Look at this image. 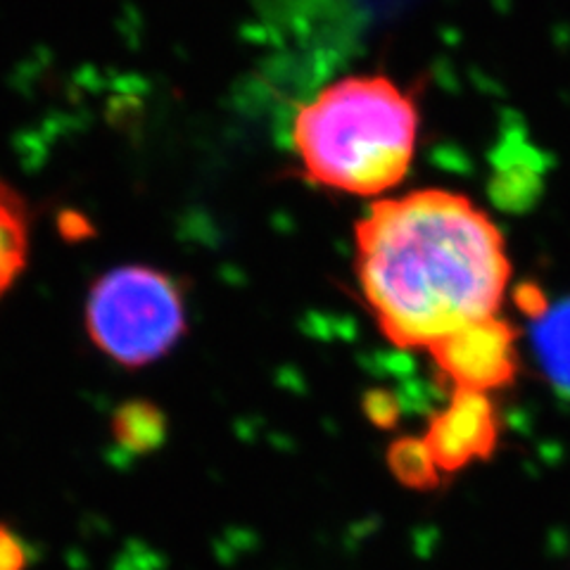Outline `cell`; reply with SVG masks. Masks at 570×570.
Returning a JSON list of instances; mask_svg holds the SVG:
<instances>
[{"label":"cell","instance_id":"cell-1","mask_svg":"<svg viewBox=\"0 0 570 570\" xmlns=\"http://www.w3.org/2000/svg\"><path fill=\"white\" fill-rule=\"evenodd\" d=\"M354 238L364 299L390 343L431 350L502 305L504 236L463 195L428 188L381 200Z\"/></svg>","mask_w":570,"mask_h":570},{"label":"cell","instance_id":"cell-2","mask_svg":"<svg viewBox=\"0 0 570 570\" xmlns=\"http://www.w3.org/2000/svg\"><path fill=\"white\" fill-rule=\"evenodd\" d=\"M416 138V102L383 75L331 83L293 121L295 150L312 181L352 195L400 186Z\"/></svg>","mask_w":570,"mask_h":570},{"label":"cell","instance_id":"cell-3","mask_svg":"<svg viewBox=\"0 0 570 570\" xmlns=\"http://www.w3.org/2000/svg\"><path fill=\"white\" fill-rule=\"evenodd\" d=\"M91 343L127 368L167 356L188 328L186 302L178 283L153 266H119L88 291L83 309Z\"/></svg>","mask_w":570,"mask_h":570},{"label":"cell","instance_id":"cell-4","mask_svg":"<svg viewBox=\"0 0 570 570\" xmlns=\"http://www.w3.org/2000/svg\"><path fill=\"white\" fill-rule=\"evenodd\" d=\"M440 376L454 390L488 392L504 387L515 379L519 354H515V331L499 316L478 321L461 328L431 350Z\"/></svg>","mask_w":570,"mask_h":570},{"label":"cell","instance_id":"cell-5","mask_svg":"<svg viewBox=\"0 0 570 570\" xmlns=\"http://www.w3.org/2000/svg\"><path fill=\"white\" fill-rule=\"evenodd\" d=\"M499 421L485 392L454 390V397L433 416L423 444L440 473H456L497 448Z\"/></svg>","mask_w":570,"mask_h":570},{"label":"cell","instance_id":"cell-6","mask_svg":"<svg viewBox=\"0 0 570 570\" xmlns=\"http://www.w3.org/2000/svg\"><path fill=\"white\" fill-rule=\"evenodd\" d=\"M532 341L551 383L570 395V297L534 318Z\"/></svg>","mask_w":570,"mask_h":570},{"label":"cell","instance_id":"cell-7","mask_svg":"<svg viewBox=\"0 0 570 570\" xmlns=\"http://www.w3.org/2000/svg\"><path fill=\"white\" fill-rule=\"evenodd\" d=\"M29 255V217L20 195L0 181V297L22 274Z\"/></svg>","mask_w":570,"mask_h":570},{"label":"cell","instance_id":"cell-8","mask_svg":"<svg viewBox=\"0 0 570 570\" xmlns=\"http://www.w3.org/2000/svg\"><path fill=\"white\" fill-rule=\"evenodd\" d=\"M112 438L119 450L146 454L165 440V416L150 402H124L112 416Z\"/></svg>","mask_w":570,"mask_h":570},{"label":"cell","instance_id":"cell-9","mask_svg":"<svg viewBox=\"0 0 570 570\" xmlns=\"http://www.w3.org/2000/svg\"><path fill=\"white\" fill-rule=\"evenodd\" d=\"M390 469L395 473L404 485L416 488V490H428L438 485V466L433 463L431 454H428L423 440L406 438L400 440L390 448L387 454Z\"/></svg>","mask_w":570,"mask_h":570},{"label":"cell","instance_id":"cell-10","mask_svg":"<svg viewBox=\"0 0 570 570\" xmlns=\"http://www.w3.org/2000/svg\"><path fill=\"white\" fill-rule=\"evenodd\" d=\"M33 559V549L20 532L0 523V570H27Z\"/></svg>","mask_w":570,"mask_h":570}]
</instances>
